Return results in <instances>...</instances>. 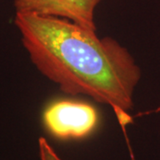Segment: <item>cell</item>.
<instances>
[{
	"label": "cell",
	"instance_id": "2",
	"mask_svg": "<svg viewBox=\"0 0 160 160\" xmlns=\"http://www.w3.org/2000/svg\"><path fill=\"white\" fill-rule=\"evenodd\" d=\"M48 131L61 139H79L90 134L96 127L98 113L86 102L63 100L50 104L43 114Z\"/></svg>",
	"mask_w": 160,
	"mask_h": 160
},
{
	"label": "cell",
	"instance_id": "3",
	"mask_svg": "<svg viewBox=\"0 0 160 160\" xmlns=\"http://www.w3.org/2000/svg\"><path fill=\"white\" fill-rule=\"evenodd\" d=\"M101 0H14L15 12L67 19L96 32L94 10Z\"/></svg>",
	"mask_w": 160,
	"mask_h": 160
},
{
	"label": "cell",
	"instance_id": "4",
	"mask_svg": "<svg viewBox=\"0 0 160 160\" xmlns=\"http://www.w3.org/2000/svg\"><path fill=\"white\" fill-rule=\"evenodd\" d=\"M38 146H39V155L41 160H62L45 138H39Z\"/></svg>",
	"mask_w": 160,
	"mask_h": 160
},
{
	"label": "cell",
	"instance_id": "1",
	"mask_svg": "<svg viewBox=\"0 0 160 160\" xmlns=\"http://www.w3.org/2000/svg\"><path fill=\"white\" fill-rule=\"evenodd\" d=\"M14 24L36 68L63 92L109 105L124 129L131 123L142 73L124 46L63 18L15 12Z\"/></svg>",
	"mask_w": 160,
	"mask_h": 160
}]
</instances>
